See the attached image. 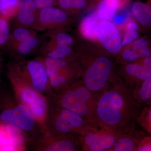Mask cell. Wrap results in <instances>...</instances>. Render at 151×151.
<instances>
[{
    "mask_svg": "<svg viewBox=\"0 0 151 151\" xmlns=\"http://www.w3.org/2000/svg\"><path fill=\"white\" fill-rule=\"evenodd\" d=\"M141 106L127 85L112 79L100 94L90 125L116 129H127L132 127L137 119Z\"/></svg>",
    "mask_w": 151,
    "mask_h": 151,
    "instance_id": "obj_1",
    "label": "cell"
},
{
    "mask_svg": "<svg viewBox=\"0 0 151 151\" xmlns=\"http://www.w3.org/2000/svg\"><path fill=\"white\" fill-rule=\"evenodd\" d=\"M76 60L81 68V80L92 92L101 93L112 78L113 60L109 55L90 53L84 49L76 51Z\"/></svg>",
    "mask_w": 151,
    "mask_h": 151,
    "instance_id": "obj_2",
    "label": "cell"
},
{
    "mask_svg": "<svg viewBox=\"0 0 151 151\" xmlns=\"http://www.w3.org/2000/svg\"><path fill=\"white\" fill-rule=\"evenodd\" d=\"M100 94L88 89L79 78L61 91L53 92L50 101L78 114L91 124Z\"/></svg>",
    "mask_w": 151,
    "mask_h": 151,
    "instance_id": "obj_3",
    "label": "cell"
},
{
    "mask_svg": "<svg viewBox=\"0 0 151 151\" xmlns=\"http://www.w3.org/2000/svg\"><path fill=\"white\" fill-rule=\"evenodd\" d=\"M7 69L8 78L17 100L27 108L35 118L42 133H45V124L49 101L22 78L11 62L8 64Z\"/></svg>",
    "mask_w": 151,
    "mask_h": 151,
    "instance_id": "obj_4",
    "label": "cell"
},
{
    "mask_svg": "<svg viewBox=\"0 0 151 151\" xmlns=\"http://www.w3.org/2000/svg\"><path fill=\"white\" fill-rule=\"evenodd\" d=\"M0 123L11 124L27 132L31 140L42 132L27 108L19 103L13 92L0 86Z\"/></svg>",
    "mask_w": 151,
    "mask_h": 151,
    "instance_id": "obj_5",
    "label": "cell"
},
{
    "mask_svg": "<svg viewBox=\"0 0 151 151\" xmlns=\"http://www.w3.org/2000/svg\"><path fill=\"white\" fill-rule=\"evenodd\" d=\"M84 118L51 101L45 119V133L52 135H81L89 125Z\"/></svg>",
    "mask_w": 151,
    "mask_h": 151,
    "instance_id": "obj_6",
    "label": "cell"
},
{
    "mask_svg": "<svg viewBox=\"0 0 151 151\" xmlns=\"http://www.w3.org/2000/svg\"><path fill=\"white\" fill-rule=\"evenodd\" d=\"M18 73L38 92L50 101L53 94L46 67L40 60L22 59L11 62Z\"/></svg>",
    "mask_w": 151,
    "mask_h": 151,
    "instance_id": "obj_7",
    "label": "cell"
},
{
    "mask_svg": "<svg viewBox=\"0 0 151 151\" xmlns=\"http://www.w3.org/2000/svg\"><path fill=\"white\" fill-rule=\"evenodd\" d=\"M119 130L89 124L79 135L81 151H108L127 129Z\"/></svg>",
    "mask_w": 151,
    "mask_h": 151,
    "instance_id": "obj_8",
    "label": "cell"
},
{
    "mask_svg": "<svg viewBox=\"0 0 151 151\" xmlns=\"http://www.w3.org/2000/svg\"><path fill=\"white\" fill-rule=\"evenodd\" d=\"M29 147L36 151H81L79 135L41 134L32 139Z\"/></svg>",
    "mask_w": 151,
    "mask_h": 151,
    "instance_id": "obj_9",
    "label": "cell"
},
{
    "mask_svg": "<svg viewBox=\"0 0 151 151\" xmlns=\"http://www.w3.org/2000/svg\"><path fill=\"white\" fill-rule=\"evenodd\" d=\"M74 20L68 14L57 6L39 10L37 31L52 30H66Z\"/></svg>",
    "mask_w": 151,
    "mask_h": 151,
    "instance_id": "obj_10",
    "label": "cell"
},
{
    "mask_svg": "<svg viewBox=\"0 0 151 151\" xmlns=\"http://www.w3.org/2000/svg\"><path fill=\"white\" fill-rule=\"evenodd\" d=\"M97 39L110 54L116 55L120 53L122 47L121 35L113 23L103 21L97 29Z\"/></svg>",
    "mask_w": 151,
    "mask_h": 151,
    "instance_id": "obj_11",
    "label": "cell"
},
{
    "mask_svg": "<svg viewBox=\"0 0 151 151\" xmlns=\"http://www.w3.org/2000/svg\"><path fill=\"white\" fill-rule=\"evenodd\" d=\"M39 11L33 0H21L18 11L14 18V28H26L36 31Z\"/></svg>",
    "mask_w": 151,
    "mask_h": 151,
    "instance_id": "obj_12",
    "label": "cell"
},
{
    "mask_svg": "<svg viewBox=\"0 0 151 151\" xmlns=\"http://www.w3.org/2000/svg\"><path fill=\"white\" fill-rule=\"evenodd\" d=\"M35 58L42 63L46 68L71 76L76 79L81 78L82 71L76 60L52 59L40 56Z\"/></svg>",
    "mask_w": 151,
    "mask_h": 151,
    "instance_id": "obj_13",
    "label": "cell"
},
{
    "mask_svg": "<svg viewBox=\"0 0 151 151\" xmlns=\"http://www.w3.org/2000/svg\"><path fill=\"white\" fill-rule=\"evenodd\" d=\"M38 51L39 56L52 59L76 60L75 51L72 47L60 46L44 40L43 38Z\"/></svg>",
    "mask_w": 151,
    "mask_h": 151,
    "instance_id": "obj_14",
    "label": "cell"
},
{
    "mask_svg": "<svg viewBox=\"0 0 151 151\" xmlns=\"http://www.w3.org/2000/svg\"><path fill=\"white\" fill-rule=\"evenodd\" d=\"M122 72L127 84L134 87L151 76V68L137 63L122 64Z\"/></svg>",
    "mask_w": 151,
    "mask_h": 151,
    "instance_id": "obj_15",
    "label": "cell"
},
{
    "mask_svg": "<svg viewBox=\"0 0 151 151\" xmlns=\"http://www.w3.org/2000/svg\"><path fill=\"white\" fill-rule=\"evenodd\" d=\"M42 41V36L38 34L17 45L9 52L18 59L24 58L38 51Z\"/></svg>",
    "mask_w": 151,
    "mask_h": 151,
    "instance_id": "obj_16",
    "label": "cell"
},
{
    "mask_svg": "<svg viewBox=\"0 0 151 151\" xmlns=\"http://www.w3.org/2000/svg\"><path fill=\"white\" fill-rule=\"evenodd\" d=\"M142 137L132 127H129L108 151H137Z\"/></svg>",
    "mask_w": 151,
    "mask_h": 151,
    "instance_id": "obj_17",
    "label": "cell"
},
{
    "mask_svg": "<svg viewBox=\"0 0 151 151\" xmlns=\"http://www.w3.org/2000/svg\"><path fill=\"white\" fill-rule=\"evenodd\" d=\"M99 19L97 12H92L83 18L78 28L81 35L88 40H96Z\"/></svg>",
    "mask_w": 151,
    "mask_h": 151,
    "instance_id": "obj_18",
    "label": "cell"
},
{
    "mask_svg": "<svg viewBox=\"0 0 151 151\" xmlns=\"http://www.w3.org/2000/svg\"><path fill=\"white\" fill-rule=\"evenodd\" d=\"M50 82L54 92L61 91L77 79L68 74L46 68Z\"/></svg>",
    "mask_w": 151,
    "mask_h": 151,
    "instance_id": "obj_19",
    "label": "cell"
},
{
    "mask_svg": "<svg viewBox=\"0 0 151 151\" xmlns=\"http://www.w3.org/2000/svg\"><path fill=\"white\" fill-rule=\"evenodd\" d=\"M132 13L139 24L151 27V5L143 2L136 1L132 5Z\"/></svg>",
    "mask_w": 151,
    "mask_h": 151,
    "instance_id": "obj_20",
    "label": "cell"
},
{
    "mask_svg": "<svg viewBox=\"0 0 151 151\" xmlns=\"http://www.w3.org/2000/svg\"><path fill=\"white\" fill-rule=\"evenodd\" d=\"M65 30L56 29L47 31L42 36L43 39L60 46H71L74 42V38Z\"/></svg>",
    "mask_w": 151,
    "mask_h": 151,
    "instance_id": "obj_21",
    "label": "cell"
},
{
    "mask_svg": "<svg viewBox=\"0 0 151 151\" xmlns=\"http://www.w3.org/2000/svg\"><path fill=\"white\" fill-rule=\"evenodd\" d=\"M37 34L36 31L30 29L14 28V29L10 32L8 40L4 47H6V50L9 52L19 43Z\"/></svg>",
    "mask_w": 151,
    "mask_h": 151,
    "instance_id": "obj_22",
    "label": "cell"
},
{
    "mask_svg": "<svg viewBox=\"0 0 151 151\" xmlns=\"http://www.w3.org/2000/svg\"><path fill=\"white\" fill-rule=\"evenodd\" d=\"M135 100L141 105L151 104V76L146 79L132 90Z\"/></svg>",
    "mask_w": 151,
    "mask_h": 151,
    "instance_id": "obj_23",
    "label": "cell"
},
{
    "mask_svg": "<svg viewBox=\"0 0 151 151\" xmlns=\"http://www.w3.org/2000/svg\"><path fill=\"white\" fill-rule=\"evenodd\" d=\"M120 6V0H102L97 7L100 20L108 21L113 19Z\"/></svg>",
    "mask_w": 151,
    "mask_h": 151,
    "instance_id": "obj_24",
    "label": "cell"
},
{
    "mask_svg": "<svg viewBox=\"0 0 151 151\" xmlns=\"http://www.w3.org/2000/svg\"><path fill=\"white\" fill-rule=\"evenodd\" d=\"M89 0H58L57 6L70 16L78 15L87 8Z\"/></svg>",
    "mask_w": 151,
    "mask_h": 151,
    "instance_id": "obj_25",
    "label": "cell"
},
{
    "mask_svg": "<svg viewBox=\"0 0 151 151\" xmlns=\"http://www.w3.org/2000/svg\"><path fill=\"white\" fill-rule=\"evenodd\" d=\"M21 0H0V17L10 20L14 19L18 11Z\"/></svg>",
    "mask_w": 151,
    "mask_h": 151,
    "instance_id": "obj_26",
    "label": "cell"
},
{
    "mask_svg": "<svg viewBox=\"0 0 151 151\" xmlns=\"http://www.w3.org/2000/svg\"><path fill=\"white\" fill-rule=\"evenodd\" d=\"M143 129L151 134V104L146 105L137 119Z\"/></svg>",
    "mask_w": 151,
    "mask_h": 151,
    "instance_id": "obj_27",
    "label": "cell"
},
{
    "mask_svg": "<svg viewBox=\"0 0 151 151\" xmlns=\"http://www.w3.org/2000/svg\"><path fill=\"white\" fill-rule=\"evenodd\" d=\"M148 41L145 38L137 39L133 42L132 47L136 50L141 59L151 56V50L149 47Z\"/></svg>",
    "mask_w": 151,
    "mask_h": 151,
    "instance_id": "obj_28",
    "label": "cell"
},
{
    "mask_svg": "<svg viewBox=\"0 0 151 151\" xmlns=\"http://www.w3.org/2000/svg\"><path fill=\"white\" fill-rule=\"evenodd\" d=\"M141 59L137 51L132 47L124 49L120 56V61L122 64L132 63Z\"/></svg>",
    "mask_w": 151,
    "mask_h": 151,
    "instance_id": "obj_29",
    "label": "cell"
},
{
    "mask_svg": "<svg viewBox=\"0 0 151 151\" xmlns=\"http://www.w3.org/2000/svg\"><path fill=\"white\" fill-rule=\"evenodd\" d=\"M10 29L9 20L0 17V48L4 47L8 40Z\"/></svg>",
    "mask_w": 151,
    "mask_h": 151,
    "instance_id": "obj_30",
    "label": "cell"
},
{
    "mask_svg": "<svg viewBox=\"0 0 151 151\" xmlns=\"http://www.w3.org/2000/svg\"><path fill=\"white\" fill-rule=\"evenodd\" d=\"M139 37L138 31H126L122 42V46L126 47L131 45Z\"/></svg>",
    "mask_w": 151,
    "mask_h": 151,
    "instance_id": "obj_31",
    "label": "cell"
},
{
    "mask_svg": "<svg viewBox=\"0 0 151 151\" xmlns=\"http://www.w3.org/2000/svg\"><path fill=\"white\" fill-rule=\"evenodd\" d=\"M137 151H151V137L144 136L138 143Z\"/></svg>",
    "mask_w": 151,
    "mask_h": 151,
    "instance_id": "obj_32",
    "label": "cell"
},
{
    "mask_svg": "<svg viewBox=\"0 0 151 151\" xmlns=\"http://www.w3.org/2000/svg\"><path fill=\"white\" fill-rule=\"evenodd\" d=\"M33 1L39 10L57 6L58 0H33Z\"/></svg>",
    "mask_w": 151,
    "mask_h": 151,
    "instance_id": "obj_33",
    "label": "cell"
},
{
    "mask_svg": "<svg viewBox=\"0 0 151 151\" xmlns=\"http://www.w3.org/2000/svg\"><path fill=\"white\" fill-rule=\"evenodd\" d=\"M126 31H138L139 26L137 23L134 22H128L126 26Z\"/></svg>",
    "mask_w": 151,
    "mask_h": 151,
    "instance_id": "obj_34",
    "label": "cell"
},
{
    "mask_svg": "<svg viewBox=\"0 0 151 151\" xmlns=\"http://www.w3.org/2000/svg\"><path fill=\"white\" fill-rule=\"evenodd\" d=\"M124 14H119L117 15L116 17H114V22L115 23L117 24H122L125 21V19H126V17L125 15Z\"/></svg>",
    "mask_w": 151,
    "mask_h": 151,
    "instance_id": "obj_35",
    "label": "cell"
},
{
    "mask_svg": "<svg viewBox=\"0 0 151 151\" xmlns=\"http://www.w3.org/2000/svg\"><path fill=\"white\" fill-rule=\"evenodd\" d=\"M3 58L2 55L0 53V83L1 81L2 73L3 71Z\"/></svg>",
    "mask_w": 151,
    "mask_h": 151,
    "instance_id": "obj_36",
    "label": "cell"
}]
</instances>
